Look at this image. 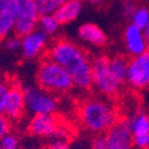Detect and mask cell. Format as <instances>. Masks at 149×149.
I'll use <instances>...</instances> for the list:
<instances>
[{"mask_svg": "<svg viewBox=\"0 0 149 149\" xmlns=\"http://www.w3.org/2000/svg\"><path fill=\"white\" fill-rule=\"evenodd\" d=\"M63 67L70 75L74 88L81 92L92 90L93 58L80 44L69 38L60 37L49 44L47 55Z\"/></svg>", "mask_w": 149, "mask_h": 149, "instance_id": "1", "label": "cell"}, {"mask_svg": "<svg viewBox=\"0 0 149 149\" xmlns=\"http://www.w3.org/2000/svg\"><path fill=\"white\" fill-rule=\"evenodd\" d=\"M77 113L82 129L93 135L105 132L119 120L117 106L111 99L102 95L82 99Z\"/></svg>", "mask_w": 149, "mask_h": 149, "instance_id": "2", "label": "cell"}, {"mask_svg": "<svg viewBox=\"0 0 149 149\" xmlns=\"http://www.w3.org/2000/svg\"><path fill=\"white\" fill-rule=\"evenodd\" d=\"M37 85L55 95H63L74 88L68 72L48 56L42 57L36 70Z\"/></svg>", "mask_w": 149, "mask_h": 149, "instance_id": "3", "label": "cell"}, {"mask_svg": "<svg viewBox=\"0 0 149 149\" xmlns=\"http://www.w3.org/2000/svg\"><path fill=\"white\" fill-rule=\"evenodd\" d=\"M122 86L110 68V57L105 55L93 57L92 90H94L98 95L112 99L119 94Z\"/></svg>", "mask_w": 149, "mask_h": 149, "instance_id": "4", "label": "cell"}, {"mask_svg": "<svg viewBox=\"0 0 149 149\" xmlns=\"http://www.w3.org/2000/svg\"><path fill=\"white\" fill-rule=\"evenodd\" d=\"M132 134L127 119H119L103 134L94 135L91 149H132Z\"/></svg>", "mask_w": 149, "mask_h": 149, "instance_id": "5", "label": "cell"}, {"mask_svg": "<svg viewBox=\"0 0 149 149\" xmlns=\"http://www.w3.org/2000/svg\"><path fill=\"white\" fill-rule=\"evenodd\" d=\"M24 97H25L26 112L31 116L54 115L57 111V95L43 90L38 85L24 87Z\"/></svg>", "mask_w": 149, "mask_h": 149, "instance_id": "6", "label": "cell"}, {"mask_svg": "<svg viewBox=\"0 0 149 149\" xmlns=\"http://www.w3.org/2000/svg\"><path fill=\"white\" fill-rule=\"evenodd\" d=\"M125 84L135 92L149 90V50L129 58Z\"/></svg>", "mask_w": 149, "mask_h": 149, "instance_id": "7", "label": "cell"}, {"mask_svg": "<svg viewBox=\"0 0 149 149\" xmlns=\"http://www.w3.org/2000/svg\"><path fill=\"white\" fill-rule=\"evenodd\" d=\"M41 12L37 0H17V13L15 33L24 36L37 29Z\"/></svg>", "mask_w": 149, "mask_h": 149, "instance_id": "8", "label": "cell"}, {"mask_svg": "<svg viewBox=\"0 0 149 149\" xmlns=\"http://www.w3.org/2000/svg\"><path fill=\"white\" fill-rule=\"evenodd\" d=\"M28 131L40 139H66L54 115H33L28 122Z\"/></svg>", "mask_w": 149, "mask_h": 149, "instance_id": "9", "label": "cell"}, {"mask_svg": "<svg viewBox=\"0 0 149 149\" xmlns=\"http://www.w3.org/2000/svg\"><path fill=\"white\" fill-rule=\"evenodd\" d=\"M20 54L25 60H36L44 57L49 48V37L42 32L40 29H36L26 35L20 37Z\"/></svg>", "mask_w": 149, "mask_h": 149, "instance_id": "10", "label": "cell"}, {"mask_svg": "<svg viewBox=\"0 0 149 149\" xmlns=\"http://www.w3.org/2000/svg\"><path fill=\"white\" fill-rule=\"evenodd\" d=\"M25 113L26 105L25 97H24V87H22L16 81H10V90L4 107V115L11 122H17L20 120Z\"/></svg>", "mask_w": 149, "mask_h": 149, "instance_id": "11", "label": "cell"}, {"mask_svg": "<svg viewBox=\"0 0 149 149\" xmlns=\"http://www.w3.org/2000/svg\"><path fill=\"white\" fill-rule=\"evenodd\" d=\"M123 45L125 53L130 56H137L148 50L144 30L132 23H129L123 31Z\"/></svg>", "mask_w": 149, "mask_h": 149, "instance_id": "12", "label": "cell"}, {"mask_svg": "<svg viewBox=\"0 0 149 149\" xmlns=\"http://www.w3.org/2000/svg\"><path fill=\"white\" fill-rule=\"evenodd\" d=\"M78 37L84 44L94 49H100L107 43L105 31L97 24L90 22L82 23L78 28Z\"/></svg>", "mask_w": 149, "mask_h": 149, "instance_id": "13", "label": "cell"}, {"mask_svg": "<svg viewBox=\"0 0 149 149\" xmlns=\"http://www.w3.org/2000/svg\"><path fill=\"white\" fill-rule=\"evenodd\" d=\"M17 0H0V42L15 33Z\"/></svg>", "mask_w": 149, "mask_h": 149, "instance_id": "14", "label": "cell"}, {"mask_svg": "<svg viewBox=\"0 0 149 149\" xmlns=\"http://www.w3.org/2000/svg\"><path fill=\"white\" fill-rule=\"evenodd\" d=\"M84 5L85 0H67L54 15L61 25H68L80 17L84 10Z\"/></svg>", "mask_w": 149, "mask_h": 149, "instance_id": "15", "label": "cell"}, {"mask_svg": "<svg viewBox=\"0 0 149 149\" xmlns=\"http://www.w3.org/2000/svg\"><path fill=\"white\" fill-rule=\"evenodd\" d=\"M132 136L149 134V113L146 111H137L127 118Z\"/></svg>", "mask_w": 149, "mask_h": 149, "instance_id": "16", "label": "cell"}, {"mask_svg": "<svg viewBox=\"0 0 149 149\" xmlns=\"http://www.w3.org/2000/svg\"><path fill=\"white\" fill-rule=\"evenodd\" d=\"M128 67H129V58L123 55H116L110 57V68L112 70L116 79L124 85L127 81L128 75Z\"/></svg>", "mask_w": 149, "mask_h": 149, "instance_id": "17", "label": "cell"}, {"mask_svg": "<svg viewBox=\"0 0 149 149\" xmlns=\"http://www.w3.org/2000/svg\"><path fill=\"white\" fill-rule=\"evenodd\" d=\"M61 26L60 22L55 17V15H41L37 24V29H40L42 32H44L48 37H53L58 32V29Z\"/></svg>", "mask_w": 149, "mask_h": 149, "instance_id": "18", "label": "cell"}, {"mask_svg": "<svg viewBox=\"0 0 149 149\" xmlns=\"http://www.w3.org/2000/svg\"><path fill=\"white\" fill-rule=\"evenodd\" d=\"M129 19H130V23L144 29L149 23V8L147 6L137 5Z\"/></svg>", "mask_w": 149, "mask_h": 149, "instance_id": "19", "label": "cell"}, {"mask_svg": "<svg viewBox=\"0 0 149 149\" xmlns=\"http://www.w3.org/2000/svg\"><path fill=\"white\" fill-rule=\"evenodd\" d=\"M67 0H37L41 15H54Z\"/></svg>", "mask_w": 149, "mask_h": 149, "instance_id": "20", "label": "cell"}, {"mask_svg": "<svg viewBox=\"0 0 149 149\" xmlns=\"http://www.w3.org/2000/svg\"><path fill=\"white\" fill-rule=\"evenodd\" d=\"M0 146L4 149H19L20 148L19 136L13 131H10L0 140Z\"/></svg>", "mask_w": 149, "mask_h": 149, "instance_id": "21", "label": "cell"}, {"mask_svg": "<svg viewBox=\"0 0 149 149\" xmlns=\"http://www.w3.org/2000/svg\"><path fill=\"white\" fill-rule=\"evenodd\" d=\"M3 42H4L5 49L10 53H15V52H19L20 50L22 38H20V36H18L16 33L8 36L7 38H5Z\"/></svg>", "mask_w": 149, "mask_h": 149, "instance_id": "22", "label": "cell"}, {"mask_svg": "<svg viewBox=\"0 0 149 149\" xmlns=\"http://www.w3.org/2000/svg\"><path fill=\"white\" fill-rule=\"evenodd\" d=\"M10 90V80H0V113H4V107Z\"/></svg>", "mask_w": 149, "mask_h": 149, "instance_id": "23", "label": "cell"}, {"mask_svg": "<svg viewBox=\"0 0 149 149\" xmlns=\"http://www.w3.org/2000/svg\"><path fill=\"white\" fill-rule=\"evenodd\" d=\"M134 148L136 149H149V134L132 136Z\"/></svg>", "mask_w": 149, "mask_h": 149, "instance_id": "24", "label": "cell"}, {"mask_svg": "<svg viewBox=\"0 0 149 149\" xmlns=\"http://www.w3.org/2000/svg\"><path fill=\"white\" fill-rule=\"evenodd\" d=\"M11 127H12V122L4 113H0V140H1L7 132L11 131Z\"/></svg>", "mask_w": 149, "mask_h": 149, "instance_id": "25", "label": "cell"}, {"mask_svg": "<svg viewBox=\"0 0 149 149\" xmlns=\"http://www.w3.org/2000/svg\"><path fill=\"white\" fill-rule=\"evenodd\" d=\"M136 5L134 0H127V1H123V5H122V12H123V15L130 18V16L132 15V12L135 11L136 8Z\"/></svg>", "mask_w": 149, "mask_h": 149, "instance_id": "26", "label": "cell"}, {"mask_svg": "<svg viewBox=\"0 0 149 149\" xmlns=\"http://www.w3.org/2000/svg\"><path fill=\"white\" fill-rule=\"evenodd\" d=\"M50 149H72L66 139H54L50 144Z\"/></svg>", "mask_w": 149, "mask_h": 149, "instance_id": "27", "label": "cell"}, {"mask_svg": "<svg viewBox=\"0 0 149 149\" xmlns=\"http://www.w3.org/2000/svg\"><path fill=\"white\" fill-rule=\"evenodd\" d=\"M106 0H85V3H88V4H91V5H95V6H98V5H102L103 3H105Z\"/></svg>", "mask_w": 149, "mask_h": 149, "instance_id": "28", "label": "cell"}, {"mask_svg": "<svg viewBox=\"0 0 149 149\" xmlns=\"http://www.w3.org/2000/svg\"><path fill=\"white\" fill-rule=\"evenodd\" d=\"M144 30V35H146V38H147V45H148V50H149V23L148 25L143 29Z\"/></svg>", "mask_w": 149, "mask_h": 149, "instance_id": "29", "label": "cell"}, {"mask_svg": "<svg viewBox=\"0 0 149 149\" xmlns=\"http://www.w3.org/2000/svg\"><path fill=\"white\" fill-rule=\"evenodd\" d=\"M143 93H144V102H146V105L149 107V90L146 91V92H143Z\"/></svg>", "mask_w": 149, "mask_h": 149, "instance_id": "30", "label": "cell"}, {"mask_svg": "<svg viewBox=\"0 0 149 149\" xmlns=\"http://www.w3.org/2000/svg\"><path fill=\"white\" fill-rule=\"evenodd\" d=\"M0 77H1V68H0Z\"/></svg>", "mask_w": 149, "mask_h": 149, "instance_id": "31", "label": "cell"}, {"mask_svg": "<svg viewBox=\"0 0 149 149\" xmlns=\"http://www.w3.org/2000/svg\"><path fill=\"white\" fill-rule=\"evenodd\" d=\"M119 1H122V3H123V1H127V0H119Z\"/></svg>", "mask_w": 149, "mask_h": 149, "instance_id": "32", "label": "cell"}, {"mask_svg": "<svg viewBox=\"0 0 149 149\" xmlns=\"http://www.w3.org/2000/svg\"><path fill=\"white\" fill-rule=\"evenodd\" d=\"M0 149H4V148H3V147H1V146H0Z\"/></svg>", "mask_w": 149, "mask_h": 149, "instance_id": "33", "label": "cell"}]
</instances>
